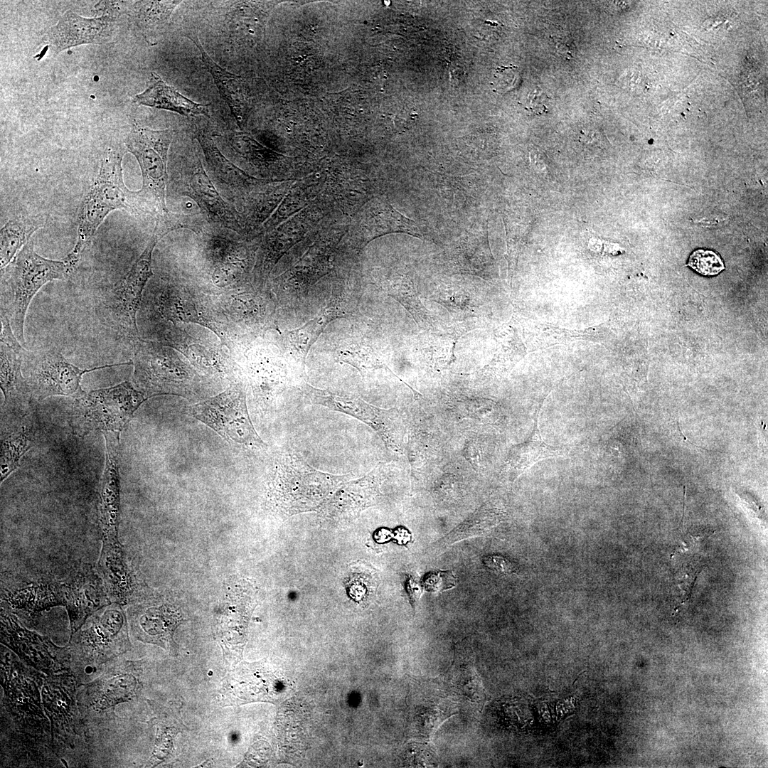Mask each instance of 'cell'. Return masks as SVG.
<instances>
[{"label": "cell", "mask_w": 768, "mask_h": 768, "mask_svg": "<svg viewBox=\"0 0 768 768\" xmlns=\"http://www.w3.org/2000/svg\"><path fill=\"white\" fill-rule=\"evenodd\" d=\"M351 476L319 471L294 452H276L267 471V502L283 513L313 510Z\"/></svg>", "instance_id": "cell-1"}, {"label": "cell", "mask_w": 768, "mask_h": 768, "mask_svg": "<svg viewBox=\"0 0 768 768\" xmlns=\"http://www.w3.org/2000/svg\"><path fill=\"white\" fill-rule=\"evenodd\" d=\"M74 270L65 259L53 260L37 254L31 239L1 270V314L8 319L21 344H25L24 321L33 297L46 283L66 279Z\"/></svg>", "instance_id": "cell-2"}, {"label": "cell", "mask_w": 768, "mask_h": 768, "mask_svg": "<svg viewBox=\"0 0 768 768\" xmlns=\"http://www.w3.org/2000/svg\"><path fill=\"white\" fill-rule=\"evenodd\" d=\"M132 364L134 388L147 399L175 395L195 400L203 395L205 378L169 346L139 338L134 341Z\"/></svg>", "instance_id": "cell-3"}, {"label": "cell", "mask_w": 768, "mask_h": 768, "mask_svg": "<svg viewBox=\"0 0 768 768\" xmlns=\"http://www.w3.org/2000/svg\"><path fill=\"white\" fill-rule=\"evenodd\" d=\"M221 343L230 351L246 346L269 329H277L276 299L253 284L210 296ZM238 347V346H237Z\"/></svg>", "instance_id": "cell-4"}, {"label": "cell", "mask_w": 768, "mask_h": 768, "mask_svg": "<svg viewBox=\"0 0 768 768\" xmlns=\"http://www.w3.org/2000/svg\"><path fill=\"white\" fill-rule=\"evenodd\" d=\"M122 156L109 149L99 174L83 201L78 229V238L65 260L76 268L82 253L107 215L114 210L139 213L144 207L137 191H129L122 175Z\"/></svg>", "instance_id": "cell-5"}, {"label": "cell", "mask_w": 768, "mask_h": 768, "mask_svg": "<svg viewBox=\"0 0 768 768\" xmlns=\"http://www.w3.org/2000/svg\"><path fill=\"white\" fill-rule=\"evenodd\" d=\"M146 400L128 381L85 392L75 398L68 422L73 433L80 437L97 430L120 432Z\"/></svg>", "instance_id": "cell-6"}, {"label": "cell", "mask_w": 768, "mask_h": 768, "mask_svg": "<svg viewBox=\"0 0 768 768\" xmlns=\"http://www.w3.org/2000/svg\"><path fill=\"white\" fill-rule=\"evenodd\" d=\"M161 235L156 225L145 249L128 273L99 297L97 313L100 319L134 341L139 338L137 314L146 284L153 275L152 253Z\"/></svg>", "instance_id": "cell-7"}, {"label": "cell", "mask_w": 768, "mask_h": 768, "mask_svg": "<svg viewBox=\"0 0 768 768\" xmlns=\"http://www.w3.org/2000/svg\"><path fill=\"white\" fill-rule=\"evenodd\" d=\"M174 130H154L134 126L128 135L126 146L137 159L143 177L142 188L138 196L146 212H155L166 218L169 211L166 205L168 153Z\"/></svg>", "instance_id": "cell-8"}, {"label": "cell", "mask_w": 768, "mask_h": 768, "mask_svg": "<svg viewBox=\"0 0 768 768\" xmlns=\"http://www.w3.org/2000/svg\"><path fill=\"white\" fill-rule=\"evenodd\" d=\"M296 386L314 405L350 415L369 426L392 452L402 454L405 427L399 410L373 405L360 396L343 390L316 388L304 379Z\"/></svg>", "instance_id": "cell-9"}, {"label": "cell", "mask_w": 768, "mask_h": 768, "mask_svg": "<svg viewBox=\"0 0 768 768\" xmlns=\"http://www.w3.org/2000/svg\"><path fill=\"white\" fill-rule=\"evenodd\" d=\"M125 364L132 362L82 369L69 363L56 348L26 349L22 371L32 398L41 401L55 395L80 398L85 393L80 385L85 373Z\"/></svg>", "instance_id": "cell-10"}, {"label": "cell", "mask_w": 768, "mask_h": 768, "mask_svg": "<svg viewBox=\"0 0 768 768\" xmlns=\"http://www.w3.org/2000/svg\"><path fill=\"white\" fill-rule=\"evenodd\" d=\"M246 394L242 378L220 394L193 405L191 413L228 441L266 449L267 445L257 434L250 420Z\"/></svg>", "instance_id": "cell-11"}, {"label": "cell", "mask_w": 768, "mask_h": 768, "mask_svg": "<svg viewBox=\"0 0 768 768\" xmlns=\"http://www.w3.org/2000/svg\"><path fill=\"white\" fill-rule=\"evenodd\" d=\"M242 378L250 390L257 412L265 417L276 410L278 398L292 381H297L281 353H270L264 348L251 349L247 355Z\"/></svg>", "instance_id": "cell-12"}, {"label": "cell", "mask_w": 768, "mask_h": 768, "mask_svg": "<svg viewBox=\"0 0 768 768\" xmlns=\"http://www.w3.org/2000/svg\"><path fill=\"white\" fill-rule=\"evenodd\" d=\"M0 380L4 395L1 422L24 417L33 409L32 395L22 371L25 348L14 335L11 326L1 314Z\"/></svg>", "instance_id": "cell-13"}, {"label": "cell", "mask_w": 768, "mask_h": 768, "mask_svg": "<svg viewBox=\"0 0 768 768\" xmlns=\"http://www.w3.org/2000/svg\"><path fill=\"white\" fill-rule=\"evenodd\" d=\"M173 174L174 188L191 198L208 219L240 233L239 215L220 195L196 154L183 158Z\"/></svg>", "instance_id": "cell-14"}, {"label": "cell", "mask_w": 768, "mask_h": 768, "mask_svg": "<svg viewBox=\"0 0 768 768\" xmlns=\"http://www.w3.org/2000/svg\"><path fill=\"white\" fill-rule=\"evenodd\" d=\"M75 631L72 639L73 649L87 663H99L117 654L125 636L124 618L117 606H108Z\"/></svg>", "instance_id": "cell-15"}, {"label": "cell", "mask_w": 768, "mask_h": 768, "mask_svg": "<svg viewBox=\"0 0 768 768\" xmlns=\"http://www.w3.org/2000/svg\"><path fill=\"white\" fill-rule=\"evenodd\" d=\"M410 697V734L417 740L430 738L459 707L444 683L435 680L415 681Z\"/></svg>", "instance_id": "cell-16"}, {"label": "cell", "mask_w": 768, "mask_h": 768, "mask_svg": "<svg viewBox=\"0 0 768 768\" xmlns=\"http://www.w3.org/2000/svg\"><path fill=\"white\" fill-rule=\"evenodd\" d=\"M154 311L170 322L193 323L208 328L220 339V329L210 296L181 284H169L153 299Z\"/></svg>", "instance_id": "cell-17"}, {"label": "cell", "mask_w": 768, "mask_h": 768, "mask_svg": "<svg viewBox=\"0 0 768 768\" xmlns=\"http://www.w3.org/2000/svg\"><path fill=\"white\" fill-rule=\"evenodd\" d=\"M165 332L159 343L178 351L201 372L232 383L242 379V370L233 359L220 349L202 344L186 331L176 328Z\"/></svg>", "instance_id": "cell-18"}, {"label": "cell", "mask_w": 768, "mask_h": 768, "mask_svg": "<svg viewBox=\"0 0 768 768\" xmlns=\"http://www.w3.org/2000/svg\"><path fill=\"white\" fill-rule=\"evenodd\" d=\"M338 318H342L340 308L328 301L313 319L302 326L279 333L278 346L280 353L297 381L304 379L306 358L311 346L325 327Z\"/></svg>", "instance_id": "cell-19"}, {"label": "cell", "mask_w": 768, "mask_h": 768, "mask_svg": "<svg viewBox=\"0 0 768 768\" xmlns=\"http://www.w3.org/2000/svg\"><path fill=\"white\" fill-rule=\"evenodd\" d=\"M247 256L240 245L223 237H214L208 245L206 260L210 269V296L251 285L247 284Z\"/></svg>", "instance_id": "cell-20"}, {"label": "cell", "mask_w": 768, "mask_h": 768, "mask_svg": "<svg viewBox=\"0 0 768 768\" xmlns=\"http://www.w3.org/2000/svg\"><path fill=\"white\" fill-rule=\"evenodd\" d=\"M119 433L102 432L106 443V461L100 481L99 523L103 542L117 540L119 515Z\"/></svg>", "instance_id": "cell-21"}, {"label": "cell", "mask_w": 768, "mask_h": 768, "mask_svg": "<svg viewBox=\"0 0 768 768\" xmlns=\"http://www.w3.org/2000/svg\"><path fill=\"white\" fill-rule=\"evenodd\" d=\"M385 469V464L379 463L363 477L342 483L324 506L323 513L331 518L346 517L374 505L380 495Z\"/></svg>", "instance_id": "cell-22"}, {"label": "cell", "mask_w": 768, "mask_h": 768, "mask_svg": "<svg viewBox=\"0 0 768 768\" xmlns=\"http://www.w3.org/2000/svg\"><path fill=\"white\" fill-rule=\"evenodd\" d=\"M113 17L86 18L68 11L46 36V41L58 53L64 49L85 43H101L112 34Z\"/></svg>", "instance_id": "cell-23"}, {"label": "cell", "mask_w": 768, "mask_h": 768, "mask_svg": "<svg viewBox=\"0 0 768 768\" xmlns=\"http://www.w3.org/2000/svg\"><path fill=\"white\" fill-rule=\"evenodd\" d=\"M60 595L70 615L73 633L107 602L100 579L89 568L75 571L65 582L60 583Z\"/></svg>", "instance_id": "cell-24"}, {"label": "cell", "mask_w": 768, "mask_h": 768, "mask_svg": "<svg viewBox=\"0 0 768 768\" xmlns=\"http://www.w3.org/2000/svg\"><path fill=\"white\" fill-rule=\"evenodd\" d=\"M444 685L458 706L478 708L479 710L482 707L485 693L474 666L472 656L456 654Z\"/></svg>", "instance_id": "cell-25"}, {"label": "cell", "mask_w": 768, "mask_h": 768, "mask_svg": "<svg viewBox=\"0 0 768 768\" xmlns=\"http://www.w3.org/2000/svg\"><path fill=\"white\" fill-rule=\"evenodd\" d=\"M35 410L24 417L7 423H1V481H4L19 465L21 457L31 448L38 430Z\"/></svg>", "instance_id": "cell-26"}, {"label": "cell", "mask_w": 768, "mask_h": 768, "mask_svg": "<svg viewBox=\"0 0 768 768\" xmlns=\"http://www.w3.org/2000/svg\"><path fill=\"white\" fill-rule=\"evenodd\" d=\"M196 139L203 150L208 167L213 176L232 193H240L247 191L252 186L269 182L256 179L235 166L223 154L212 137L205 132H197Z\"/></svg>", "instance_id": "cell-27"}, {"label": "cell", "mask_w": 768, "mask_h": 768, "mask_svg": "<svg viewBox=\"0 0 768 768\" xmlns=\"http://www.w3.org/2000/svg\"><path fill=\"white\" fill-rule=\"evenodd\" d=\"M147 88L134 97L138 105L163 109L185 117L208 116V105L196 102L166 83L157 74L152 73Z\"/></svg>", "instance_id": "cell-28"}, {"label": "cell", "mask_w": 768, "mask_h": 768, "mask_svg": "<svg viewBox=\"0 0 768 768\" xmlns=\"http://www.w3.org/2000/svg\"><path fill=\"white\" fill-rule=\"evenodd\" d=\"M186 36L200 51L202 61L211 75L220 95L226 102L238 126L242 127L246 107L243 79L217 64L206 52L197 36Z\"/></svg>", "instance_id": "cell-29"}, {"label": "cell", "mask_w": 768, "mask_h": 768, "mask_svg": "<svg viewBox=\"0 0 768 768\" xmlns=\"http://www.w3.org/2000/svg\"><path fill=\"white\" fill-rule=\"evenodd\" d=\"M361 228L365 244L375 238L390 233H405L418 238L422 236L413 220L383 201L372 203L367 208L361 221Z\"/></svg>", "instance_id": "cell-30"}, {"label": "cell", "mask_w": 768, "mask_h": 768, "mask_svg": "<svg viewBox=\"0 0 768 768\" xmlns=\"http://www.w3.org/2000/svg\"><path fill=\"white\" fill-rule=\"evenodd\" d=\"M334 351L335 361L352 366L358 370L363 378L370 376L379 369L389 370L383 354L358 336L341 337Z\"/></svg>", "instance_id": "cell-31"}, {"label": "cell", "mask_w": 768, "mask_h": 768, "mask_svg": "<svg viewBox=\"0 0 768 768\" xmlns=\"http://www.w3.org/2000/svg\"><path fill=\"white\" fill-rule=\"evenodd\" d=\"M503 518L501 509L485 503L452 531L428 546L426 551L438 555L459 540L486 535Z\"/></svg>", "instance_id": "cell-32"}, {"label": "cell", "mask_w": 768, "mask_h": 768, "mask_svg": "<svg viewBox=\"0 0 768 768\" xmlns=\"http://www.w3.org/2000/svg\"><path fill=\"white\" fill-rule=\"evenodd\" d=\"M538 417L537 414L530 437L511 449L506 463L515 479L540 460L563 456L561 449L550 446L543 441L538 425Z\"/></svg>", "instance_id": "cell-33"}, {"label": "cell", "mask_w": 768, "mask_h": 768, "mask_svg": "<svg viewBox=\"0 0 768 768\" xmlns=\"http://www.w3.org/2000/svg\"><path fill=\"white\" fill-rule=\"evenodd\" d=\"M42 223L36 220L15 218L9 220L1 229L0 263L1 270L6 267L15 257L32 234Z\"/></svg>", "instance_id": "cell-34"}, {"label": "cell", "mask_w": 768, "mask_h": 768, "mask_svg": "<svg viewBox=\"0 0 768 768\" xmlns=\"http://www.w3.org/2000/svg\"><path fill=\"white\" fill-rule=\"evenodd\" d=\"M379 285L388 296L398 302L410 314L417 325H422L428 321V311L410 281L398 276L383 279Z\"/></svg>", "instance_id": "cell-35"}, {"label": "cell", "mask_w": 768, "mask_h": 768, "mask_svg": "<svg viewBox=\"0 0 768 768\" xmlns=\"http://www.w3.org/2000/svg\"><path fill=\"white\" fill-rule=\"evenodd\" d=\"M432 335L425 343L422 353L433 368L444 369L454 361V348L459 336L455 333Z\"/></svg>", "instance_id": "cell-36"}, {"label": "cell", "mask_w": 768, "mask_h": 768, "mask_svg": "<svg viewBox=\"0 0 768 768\" xmlns=\"http://www.w3.org/2000/svg\"><path fill=\"white\" fill-rule=\"evenodd\" d=\"M181 1H140L137 11L138 23L144 29L162 27L170 18Z\"/></svg>", "instance_id": "cell-37"}, {"label": "cell", "mask_w": 768, "mask_h": 768, "mask_svg": "<svg viewBox=\"0 0 768 768\" xmlns=\"http://www.w3.org/2000/svg\"><path fill=\"white\" fill-rule=\"evenodd\" d=\"M688 266L705 276H713L725 269L720 257L711 250H697L690 256Z\"/></svg>", "instance_id": "cell-38"}, {"label": "cell", "mask_w": 768, "mask_h": 768, "mask_svg": "<svg viewBox=\"0 0 768 768\" xmlns=\"http://www.w3.org/2000/svg\"><path fill=\"white\" fill-rule=\"evenodd\" d=\"M405 759L410 767H432L435 759V752L432 745L428 743L409 745L406 747Z\"/></svg>", "instance_id": "cell-39"}, {"label": "cell", "mask_w": 768, "mask_h": 768, "mask_svg": "<svg viewBox=\"0 0 768 768\" xmlns=\"http://www.w3.org/2000/svg\"><path fill=\"white\" fill-rule=\"evenodd\" d=\"M425 586L428 591H441L454 586V578L451 572L431 573L425 578Z\"/></svg>", "instance_id": "cell-40"}, {"label": "cell", "mask_w": 768, "mask_h": 768, "mask_svg": "<svg viewBox=\"0 0 768 768\" xmlns=\"http://www.w3.org/2000/svg\"><path fill=\"white\" fill-rule=\"evenodd\" d=\"M547 103V95L537 88L528 95L526 109L535 114H542L548 110Z\"/></svg>", "instance_id": "cell-41"}, {"label": "cell", "mask_w": 768, "mask_h": 768, "mask_svg": "<svg viewBox=\"0 0 768 768\" xmlns=\"http://www.w3.org/2000/svg\"><path fill=\"white\" fill-rule=\"evenodd\" d=\"M484 563L489 568L499 572L508 573L512 571L513 567L506 558L498 555H489L484 559Z\"/></svg>", "instance_id": "cell-42"}]
</instances>
